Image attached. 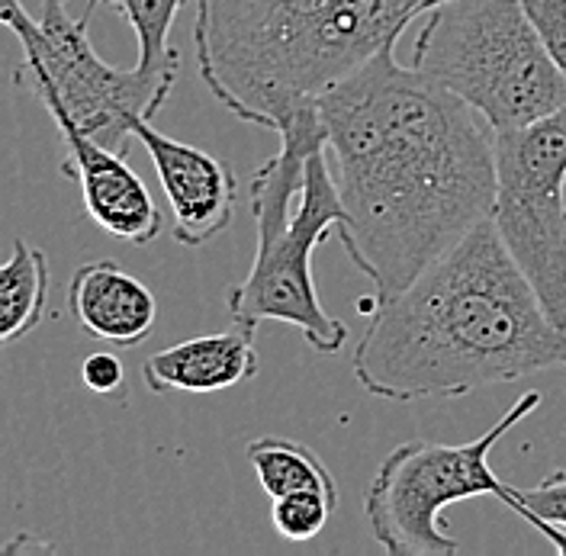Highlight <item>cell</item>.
I'll list each match as a JSON object with an SVG mask.
<instances>
[{
    "mask_svg": "<svg viewBox=\"0 0 566 556\" xmlns=\"http://www.w3.org/2000/svg\"><path fill=\"white\" fill-rule=\"evenodd\" d=\"M335 183L345 203L338 242L374 283L402 293L467 239L495 203V129L396 45L318 97Z\"/></svg>",
    "mask_w": 566,
    "mask_h": 556,
    "instance_id": "cell-1",
    "label": "cell"
},
{
    "mask_svg": "<svg viewBox=\"0 0 566 556\" xmlns=\"http://www.w3.org/2000/svg\"><path fill=\"white\" fill-rule=\"evenodd\" d=\"M357 382L389 402L454 399L566 367V328L544 310L493 219H483L402 293L367 300Z\"/></svg>",
    "mask_w": 566,
    "mask_h": 556,
    "instance_id": "cell-2",
    "label": "cell"
},
{
    "mask_svg": "<svg viewBox=\"0 0 566 556\" xmlns=\"http://www.w3.org/2000/svg\"><path fill=\"white\" fill-rule=\"evenodd\" d=\"M438 3L444 0H193L200 77L242 123L277 133Z\"/></svg>",
    "mask_w": 566,
    "mask_h": 556,
    "instance_id": "cell-3",
    "label": "cell"
},
{
    "mask_svg": "<svg viewBox=\"0 0 566 556\" xmlns=\"http://www.w3.org/2000/svg\"><path fill=\"white\" fill-rule=\"evenodd\" d=\"M424 17L409 65L454 91L495 133L566 106V71L518 0H444Z\"/></svg>",
    "mask_w": 566,
    "mask_h": 556,
    "instance_id": "cell-4",
    "label": "cell"
},
{
    "mask_svg": "<svg viewBox=\"0 0 566 556\" xmlns=\"http://www.w3.org/2000/svg\"><path fill=\"white\" fill-rule=\"evenodd\" d=\"M101 3L71 17L69 0H42L35 20L23 0H3L0 20L23 45V59L33 77L35 97L52 119H69L84 136L104 141L113 151H126V141L142 119L155 123L168 104L175 81L145 69H113L94 52L87 27Z\"/></svg>",
    "mask_w": 566,
    "mask_h": 556,
    "instance_id": "cell-5",
    "label": "cell"
},
{
    "mask_svg": "<svg viewBox=\"0 0 566 556\" xmlns=\"http://www.w3.org/2000/svg\"><path fill=\"white\" fill-rule=\"evenodd\" d=\"M541 402L544 396L531 389L486 434L463 444L406 441L392 448L377 466L364 502L374 541L389 556H451L460 554V541L441 522L448 505L493 495L518 515L515 486L495 476L490 453Z\"/></svg>",
    "mask_w": 566,
    "mask_h": 556,
    "instance_id": "cell-6",
    "label": "cell"
},
{
    "mask_svg": "<svg viewBox=\"0 0 566 556\" xmlns=\"http://www.w3.org/2000/svg\"><path fill=\"white\" fill-rule=\"evenodd\" d=\"M325 148H316L306 161V180L300 207L290 222L258 229V251L242 283L229 286L226 306L239 328L258 332L264 322L296 328L318 354H338L348 342V325L325 313L313 277V254L332 229L345 219L338 183L328 171Z\"/></svg>",
    "mask_w": 566,
    "mask_h": 556,
    "instance_id": "cell-7",
    "label": "cell"
},
{
    "mask_svg": "<svg viewBox=\"0 0 566 556\" xmlns=\"http://www.w3.org/2000/svg\"><path fill=\"white\" fill-rule=\"evenodd\" d=\"M490 219L544 310L566 328V106L537 123L495 133Z\"/></svg>",
    "mask_w": 566,
    "mask_h": 556,
    "instance_id": "cell-8",
    "label": "cell"
},
{
    "mask_svg": "<svg viewBox=\"0 0 566 556\" xmlns=\"http://www.w3.org/2000/svg\"><path fill=\"white\" fill-rule=\"evenodd\" d=\"M145 145L158 183L175 212V239L184 248H200L222 235L235 219V175L210 151L177 141L142 119L133 133Z\"/></svg>",
    "mask_w": 566,
    "mask_h": 556,
    "instance_id": "cell-9",
    "label": "cell"
},
{
    "mask_svg": "<svg viewBox=\"0 0 566 556\" xmlns=\"http://www.w3.org/2000/svg\"><path fill=\"white\" fill-rule=\"evenodd\" d=\"M52 123L69 145V158L62 161V171L81 187L87 216L119 242H155L165 229V219L161 209L155 207L145 180L123 158L126 151H113L104 141L84 136L69 119H52Z\"/></svg>",
    "mask_w": 566,
    "mask_h": 556,
    "instance_id": "cell-10",
    "label": "cell"
},
{
    "mask_svg": "<svg viewBox=\"0 0 566 556\" xmlns=\"http://www.w3.org/2000/svg\"><path fill=\"white\" fill-rule=\"evenodd\" d=\"M69 313L84 335L113 348H136L155 332L158 300L123 264L101 258L74 271L69 283Z\"/></svg>",
    "mask_w": 566,
    "mask_h": 556,
    "instance_id": "cell-11",
    "label": "cell"
},
{
    "mask_svg": "<svg viewBox=\"0 0 566 556\" xmlns=\"http://www.w3.org/2000/svg\"><path fill=\"white\" fill-rule=\"evenodd\" d=\"M258 374L254 332L229 328L200 335L142 360V380L151 392H222Z\"/></svg>",
    "mask_w": 566,
    "mask_h": 556,
    "instance_id": "cell-12",
    "label": "cell"
},
{
    "mask_svg": "<svg viewBox=\"0 0 566 556\" xmlns=\"http://www.w3.org/2000/svg\"><path fill=\"white\" fill-rule=\"evenodd\" d=\"M49 300V261L35 244L13 239V254L0 271V342L17 345L33 335Z\"/></svg>",
    "mask_w": 566,
    "mask_h": 556,
    "instance_id": "cell-13",
    "label": "cell"
},
{
    "mask_svg": "<svg viewBox=\"0 0 566 556\" xmlns=\"http://www.w3.org/2000/svg\"><path fill=\"white\" fill-rule=\"evenodd\" d=\"M248 463L258 476V486L271 499H281L290 492H328L338 499L335 476L318 460L316 451H310L300 441L290 438H258L248 444Z\"/></svg>",
    "mask_w": 566,
    "mask_h": 556,
    "instance_id": "cell-14",
    "label": "cell"
},
{
    "mask_svg": "<svg viewBox=\"0 0 566 556\" xmlns=\"http://www.w3.org/2000/svg\"><path fill=\"white\" fill-rule=\"evenodd\" d=\"M91 3H101V0H91ZM109 3L123 13V20L136 33V42H139V62L136 65L177 81L180 55L171 45V27H175L177 10L184 3H193V0H109Z\"/></svg>",
    "mask_w": 566,
    "mask_h": 556,
    "instance_id": "cell-15",
    "label": "cell"
},
{
    "mask_svg": "<svg viewBox=\"0 0 566 556\" xmlns=\"http://www.w3.org/2000/svg\"><path fill=\"white\" fill-rule=\"evenodd\" d=\"M338 499L328 495V492H290V495H281L274 499L271 505V522H274V531L281 534L283 541H293V544H306L318 537L325 531V524L332 518Z\"/></svg>",
    "mask_w": 566,
    "mask_h": 556,
    "instance_id": "cell-16",
    "label": "cell"
},
{
    "mask_svg": "<svg viewBox=\"0 0 566 556\" xmlns=\"http://www.w3.org/2000/svg\"><path fill=\"white\" fill-rule=\"evenodd\" d=\"M518 495V518L534 531H544V524L566 527V470L544 476L537 486L515 489Z\"/></svg>",
    "mask_w": 566,
    "mask_h": 556,
    "instance_id": "cell-17",
    "label": "cell"
},
{
    "mask_svg": "<svg viewBox=\"0 0 566 556\" xmlns=\"http://www.w3.org/2000/svg\"><path fill=\"white\" fill-rule=\"evenodd\" d=\"M528 13L531 27L554 55V62L566 71V0H518Z\"/></svg>",
    "mask_w": 566,
    "mask_h": 556,
    "instance_id": "cell-18",
    "label": "cell"
},
{
    "mask_svg": "<svg viewBox=\"0 0 566 556\" xmlns=\"http://www.w3.org/2000/svg\"><path fill=\"white\" fill-rule=\"evenodd\" d=\"M81 380H84L87 389H94L101 396H109V392H116L126 382V367H123V360L113 350H97V354L84 357Z\"/></svg>",
    "mask_w": 566,
    "mask_h": 556,
    "instance_id": "cell-19",
    "label": "cell"
}]
</instances>
